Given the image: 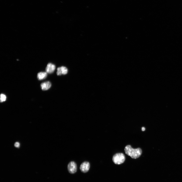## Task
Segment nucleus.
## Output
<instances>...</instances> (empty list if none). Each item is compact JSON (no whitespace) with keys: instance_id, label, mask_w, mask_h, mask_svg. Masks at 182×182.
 Listing matches in <instances>:
<instances>
[{"instance_id":"f03ea898","label":"nucleus","mask_w":182,"mask_h":182,"mask_svg":"<svg viewBox=\"0 0 182 182\" xmlns=\"http://www.w3.org/2000/svg\"><path fill=\"white\" fill-rule=\"evenodd\" d=\"M112 159L115 164L119 165L124 163L125 160V157L122 153H117L113 156Z\"/></svg>"},{"instance_id":"f257e3e1","label":"nucleus","mask_w":182,"mask_h":182,"mask_svg":"<svg viewBox=\"0 0 182 182\" xmlns=\"http://www.w3.org/2000/svg\"><path fill=\"white\" fill-rule=\"evenodd\" d=\"M124 151L126 155L133 159H136L139 158L142 153V150L140 148L133 149L130 145L126 146L125 148Z\"/></svg>"},{"instance_id":"7ed1b4c3","label":"nucleus","mask_w":182,"mask_h":182,"mask_svg":"<svg viewBox=\"0 0 182 182\" xmlns=\"http://www.w3.org/2000/svg\"><path fill=\"white\" fill-rule=\"evenodd\" d=\"M67 168L69 172L71 174L75 173L77 171V164L74 161L70 162L68 165Z\"/></svg>"},{"instance_id":"9b49d317","label":"nucleus","mask_w":182,"mask_h":182,"mask_svg":"<svg viewBox=\"0 0 182 182\" xmlns=\"http://www.w3.org/2000/svg\"><path fill=\"white\" fill-rule=\"evenodd\" d=\"M20 146V144L19 142H15L14 144V146L15 147H19Z\"/></svg>"},{"instance_id":"f8f14e48","label":"nucleus","mask_w":182,"mask_h":182,"mask_svg":"<svg viewBox=\"0 0 182 182\" xmlns=\"http://www.w3.org/2000/svg\"><path fill=\"white\" fill-rule=\"evenodd\" d=\"M142 131H144L145 130V127H142Z\"/></svg>"},{"instance_id":"9d476101","label":"nucleus","mask_w":182,"mask_h":182,"mask_svg":"<svg viewBox=\"0 0 182 182\" xmlns=\"http://www.w3.org/2000/svg\"><path fill=\"white\" fill-rule=\"evenodd\" d=\"M57 74L58 75H61L62 74L61 71L60 67H59L57 69Z\"/></svg>"},{"instance_id":"1a4fd4ad","label":"nucleus","mask_w":182,"mask_h":182,"mask_svg":"<svg viewBox=\"0 0 182 182\" xmlns=\"http://www.w3.org/2000/svg\"><path fill=\"white\" fill-rule=\"evenodd\" d=\"M6 97L5 95L1 94L0 96V102H3L6 101Z\"/></svg>"},{"instance_id":"0eeeda50","label":"nucleus","mask_w":182,"mask_h":182,"mask_svg":"<svg viewBox=\"0 0 182 182\" xmlns=\"http://www.w3.org/2000/svg\"><path fill=\"white\" fill-rule=\"evenodd\" d=\"M47 76V73L46 72H41L38 73L37 77L38 80H41L45 79Z\"/></svg>"},{"instance_id":"39448f33","label":"nucleus","mask_w":182,"mask_h":182,"mask_svg":"<svg viewBox=\"0 0 182 182\" xmlns=\"http://www.w3.org/2000/svg\"><path fill=\"white\" fill-rule=\"evenodd\" d=\"M56 67L55 65L51 63H49L47 65L46 69L47 73L51 74L53 73L55 70Z\"/></svg>"},{"instance_id":"20e7f679","label":"nucleus","mask_w":182,"mask_h":182,"mask_svg":"<svg viewBox=\"0 0 182 182\" xmlns=\"http://www.w3.org/2000/svg\"><path fill=\"white\" fill-rule=\"evenodd\" d=\"M90 168V163L87 161H85L81 165L80 169L82 172L85 173L87 172L89 170Z\"/></svg>"},{"instance_id":"423d86ee","label":"nucleus","mask_w":182,"mask_h":182,"mask_svg":"<svg viewBox=\"0 0 182 182\" xmlns=\"http://www.w3.org/2000/svg\"><path fill=\"white\" fill-rule=\"evenodd\" d=\"M51 85V83L49 81L43 83L41 85V88L44 91L49 90L50 88Z\"/></svg>"},{"instance_id":"6e6552de","label":"nucleus","mask_w":182,"mask_h":182,"mask_svg":"<svg viewBox=\"0 0 182 182\" xmlns=\"http://www.w3.org/2000/svg\"><path fill=\"white\" fill-rule=\"evenodd\" d=\"M61 71L62 74L66 75L68 73V69L66 67L64 66L60 67Z\"/></svg>"}]
</instances>
